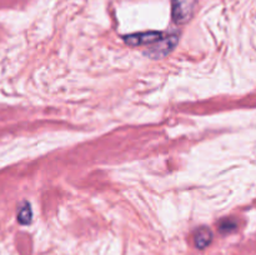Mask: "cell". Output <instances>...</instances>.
Returning <instances> with one entry per match:
<instances>
[{
  "label": "cell",
  "instance_id": "cell-5",
  "mask_svg": "<svg viewBox=\"0 0 256 255\" xmlns=\"http://www.w3.org/2000/svg\"><path fill=\"white\" fill-rule=\"evenodd\" d=\"M32 218V206L28 202H24L20 204L19 209H18V222L22 225L30 224Z\"/></svg>",
  "mask_w": 256,
  "mask_h": 255
},
{
  "label": "cell",
  "instance_id": "cell-3",
  "mask_svg": "<svg viewBox=\"0 0 256 255\" xmlns=\"http://www.w3.org/2000/svg\"><path fill=\"white\" fill-rule=\"evenodd\" d=\"M164 35V32H145L126 35L124 38V40L126 44L132 45V46H135V45H152L156 42H159Z\"/></svg>",
  "mask_w": 256,
  "mask_h": 255
},
{
  "label": "cell",
  "instance_id": "cell-4",
  "mask_svg": "<svg viewBox=\"0 0 256 255\" xmlns=\"http://www.w3.org/2000/svg\"><path fill=\"white\" fill-rule=\"evenodd\" d=\"M194 242L195 246H196L198 249H205V248L209 246L210 242H212V232L208 226L199 228V229L195 232Z\"/></svg>",
  "mask_w": 256,
  "mask_h": 255
},
{
  "label": "cell",
  "instance_id": "cell-2",
  "mask_svg": "<svg viewBox=\"0 0 256 255\" xmlns=\"http://www.w3.org/2000/svg\"><path fill=\"white\" fill-rule=\"evenodd\" d=\"M178 42H179V34L178 32H172V34H165L159 42L152 44L146 54L149 56L154 58V59H162V58L170 54L172 49L176 46Z\"/></svg>",
  "mask_w": 256,
  "mask_h": 255
},
{
  "label": "cell",
  "instance_id": "cell-1",
  "mask_svg": "<svg viewBox=\"0 0 256 255\" xmlns=\"http://www.w3.org/2000/svg\"><path fill=\"white\" fill-rule=\"evenodd\" d=\"M198 0H172V16L176 24L182 25L190 22L194 15Z\"/></svg>",
  "mask_w": 256,
  "mask_h": 255
},
{
  "label": "cell",
  "instance_id": "cell-6",
  "mask_svg": "<svg viewBox=\"0 0 256 255\" xmlns=\"http://www.w3.org/2000/svg\"><path fill=\"white\" fill-rule=\"evenodd\" d=\"M238 228V222L234 219H224L220 222L219 224V230L222 234H229V232H234Z\"/></svg>",
  "mask_w": 256,
  "mask_h": 255
}]
</instances>
